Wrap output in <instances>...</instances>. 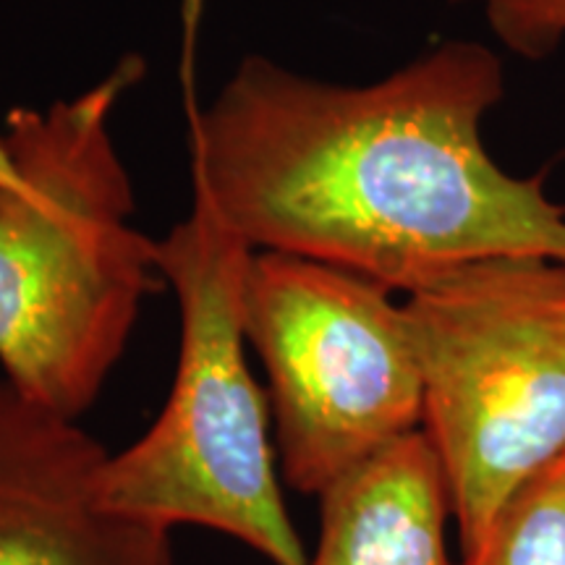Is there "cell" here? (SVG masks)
Segmentation results:
<instances>
[{
	"mask_svg": "<svg viewBox=\"0 0 565 565\" xmlns=\"http://www.w3.org/2000/svg\"><path fill=\"white\" fill-rule=\"evenodd\" d=\"M461 565H565V456L500 508Z\"/></svg>",
	"mask_w": 565,
	"mask_h": 565,
	"instance_id": "cell-8",
	"label": "cell"
},
{
	"mask_svg": "<svg viewBox=\"0 0 565 565\" xmlns=\"http://www.w3.org/2000/svg\"><path fill=\"white\" fill-rule=\"evenodd\" d=\"M422 433L448 482L461 557L565 456V263L494 257L404 294Z\"/></svg>",
	"mask_w": 565,
	"mask_h": 565,
	"instance_id": "cell-4",
	"label": "cell"
},
{
	"mask_svg": "<svg viewBox=\"0 0 565 565\" xmlns=\"http://www.w3.org/2000/svg\"><path fill=\"white\" fill-rule=\"evenodd\" d=\"M0 186H19V175L13 171L9 152H6L3 137H0Z\"/></svg>",
	"mask_w": 565,
	"mask_h": 565,
	"instance_id": "cell-10",
	"label": "cell"
},
{
	"mask_svg": "<svg viewBox=\"0 0 565 565\" xmlns=\"http://www.w3.org/2000/svg\"><path fill=\"white\" fill-rule=\"evenodd\" d=\"M320 500L307 565H461L448 547V482L422 429L366 458Z\"/></svg>",
	"mask_w": 565,
	"mask_h": 565,
	"instance_id": "cell-7",
	"label": "cell"
},
{
	"mask_svg": "<svg viewBox=\"0 0 565 565\" xmlns=\"http://www.w3.org/2000/svg\"><path fill=\"white\" fill-rule=\"evenodd\" d=\"M242 328L267 374L280 475L320 494L422 429L424 398L404 301L341 267L252 252Z\"/></svg>",
	"mask_w": 565,
	"mask_h": 565,
	"instance_id": "cell-5",
	"label": "cell"
},
{
	"mask_svg": "<svg viewBox=\"0 0 565 565\" xmlns=\"http://www.w3.org/2000/svg\"><path fill=\"white\" fill-rule=\"evenodd\" d=\"M105 458L0 377V565H173L168 529L105 505Z\"/></svg>",
	"mask_w": 565,
	"mask_h": 565,
	"instance_id": "cell-6",
	"label": "cell"
},
{
	"mask_svg": "<svg viewBox=\"0 0 565 565\" xmlns=\"http://www.w3.org/2000/svg\"><path fill=\"white\" fill-rule=\"evenodd\" d=\"M475 6L494 40L524 61H547L565 47V0H450Z\"/></svg>",
	"mask_w": 565,
	"mask_h": 565,
	"instance_id": "cell-9",
	"label": "cell"
},
{
	"mask_svg": "<svg viewBox=\"0 0 565 565\" xmlns=\"http://www.w3.org/2000/svg\"><path fill=\"white\" fill-rule=\"evenodd\" d=\"M503 58L445 40L370 84L246 55L192 110L194 196L252 252L341 267L408 294L494 257L565 263V207L484 145Z\"/></svg>",
	"mask_w": 565,
	"mask_h": 565,
	"instance_id": "cell-1",
	"label": "cell"
},
{
	"mask_svg": "<svg viewBox=\"0 0 565 565\" xmlns=\"http://www.w3.org/2000/svg\"><path fill=\"white\" fill-rule=\"evenodd\" d=\"M252 249L202 200L158 242L179 303V359L152 427L108 454L105 505L154 526H200L273 565H307L280 484L265 387L246 362L242 280Z\"/></svg>",
	"mask_w": 565,
	"mask_h": 565,
	"instance_id": "cell-3",
	"label": "cell"
},
{
	"mask_svg": "<svg viewBox=\"0 0 565 565\" xmlns=\"http://www.w3.org/2000/svg\"><path fill=\"white\" fill-rule=\"evenodd\" d=\"M145 74L124 55L76 95L11 110L0 131L19 175L0 186V377L63 419L100 398L160 278L113 139Z\"/></svg>",
	"mask_w": 565,
	"mask_h": 565,
	"instance_id": "cell-2",
	"label": "cell"
}]
</instances>
